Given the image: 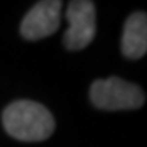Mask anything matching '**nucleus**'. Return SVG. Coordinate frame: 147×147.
I'll list each match as a JSON object with an SVG mask.
<instances>
[{"mask_svg":"<svg viewBox=\"0 0 147 147\" xmlns=\"http://www.w3.org/2000/svg\"><path fill=\"white\" fill-rule=\"evenodd\" d=\"M121 49L127 59H141L147 53V16L142 11L132 13L124 23Z\"/></svg>","mask_w":147,"mask_h":147,"instance_id":"39448f33","label":"nucleus"},{"mask_svg":"<svg viewBox=\"0 0 147 147\" xmlns=\"http://www.w3.org/2000/svg\"><path fill=\"white\" fill-rule=\"evenodd\" d=\"M90 100L100 110H136L144 105V92L137 85L119 77L95 80L90 87Z\"/></svg>","mask_w":147,"mask_h":147,"instance_id":"f03ea898","label":"nucleus"},{"mask_svg":"<svg viewBox=\"0 0 147 147\" xmlns=\"http://www.w3.org/2000/svg\"><path fill=\"white\" fill-rule=\"evenodd\" d=\"M69 28L64 34V46L70 51L84 49L92 42L96 31V11L90 0L70 2L65 11Z\"/></svg>","mask_w":147,"mask_h":147,"instance_id":"7ed1b4c3","label":"nucleus"},{"mask_svg":"<svg viewBox=\"0 0 147 147\" xmlns=\"http://www.w3.org/2000/svg\"><path fill=\"white\" fill-rule=\"evenodd\" d=\"M2 121L5 131L23 142L44 141L56 127V121L46 106L30 100H20L7 106Z\"/></svg>","mask_w":147,"mask_h":147,"instance_id":"f257e3e1","label":"nucleus"},{"mask_svg":"<svg viewBox=\"0 0 147 147\" xmlns=\"http://www.w3.org/2000/svg\"><path fill=\"white\" fill-rule=\"evenodd\" d=\"M61 8L62 3L59 0L38 2L21 21V36L30 41H36L54 34L61 25Z\"/></svg>","mask_w":147,"mask_h":147,"instance_id":"20e7f679","label":"nucleus"}]
</instances>
